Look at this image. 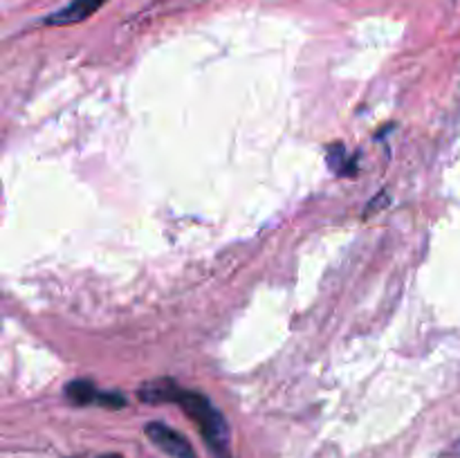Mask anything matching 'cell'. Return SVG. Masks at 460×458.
I'll use <instances>...</instances> for the list:
<instances>
[{
	"label": "cell",
	"mask_w": 460,
	"mask_h": 458,
	"mask_svg": "<svg viewBox=\"0 0 460 458\" xmlns=\"http://www.w3.org/2000/svg\"><path fill=\"white\" fill-rule=\"evenodd\" d=\"M139 398L144 402L160 404V402H173L196 422V427L200 429L202 438L209 445V449L214 452V456L218 458H232V436H229L227 420H225L223 413L209 402L207 395H202L200 391L182 389V386L173 384L171 380H157L148 382V384L139 386L137 391Z\"/></svg>",
	"instance_id": "6da1fadb"
},
{
	"label": "cell",
	"mask_w": 460,
	"mask_h": 458,
	"mask_svg": "<svg viewBox=\"0 0 460 458\" xmlns=\"http://www.w3.org/2000/svg\"><path fill=\"white\" fill-rule=\"evenodd\" d=\"M144 431H146L148 440L164 454H169L171 458H198L191 443L164 422H148Z\"/></svg>",
	"instance_id": "7a4b0ae2"
},
{
	"label": "cell",
	"mask_w": 460,
	"mask_h": 458,
	"mask_svg": "<svg viewBox=\"0 0 460 458\" xmlns=\"http://www.w3.org/2000/svg\"><path fill=\"white\" fill-rule=\"evenodd\" d=\"M66 395L70 402L79 404V407H85V404H102V407L108 409H119L126 404V400L119 393H103L97 386L84 380L70 382L66 386Z\"/></svg>",
	"instance_id": "3957f363"
},
{
	"label": "cell",
	"mask_w": 460,
	"mask_h": 458,
	"mask_svg": "<svg viewBox=\"0 0 460 458\" xmlns=\"http://www.w3.org/2000/svg\"><path fill=\"white\" fill-rule=\"evenodd\" d=\"M103 3H106V0H72L70 4H66L63 9L54 12L52 16L45 18V22H48V25H57V27L76 25V22H84L85 18L93 16V13L97 12Z\"/></svg>",
	"instance_id": "277c9868"
},
{
	"label": "cell",
	"mask_w": 460,
	"mask_h": 458,
	"mask_svg": "<svg viewBox=\"0 0 460 458\" xmlns=\"http://www.w3.org/2000/svg\"><path fill=\"white\" fill-rule=\"evenodd\" d=\"M99 458H121L119 454H103V456H99Z\"/></svg>",
	"instance_id": "5b68a950"
}]
</instances>
